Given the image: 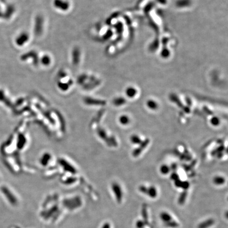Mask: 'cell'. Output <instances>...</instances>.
I'll list each match as a JSON object with an SVG mask.
<instances>
[{
  "instance_id": "obj_1",
  "label": "cell",
  "mask_w": 228,
  "mask_h": 228,
  "mask_svg": "<svg viewBox=\"0 0 228 228\" xmlns=\"http://www.w3.org/2000/svg\"><path fill=\"white\" fill-rule=\"evenodd\" d=\"M161 219L163 223L168 227H177L178 224L173 220L172 216L167 212H162L161 214Z\"/></svg>"
},
{
  "instance_id": "obj_2",
  "label": "cell",
  "mask_w": 228,
  "mask_h": 228,
  "mask_svg": "<svg viewBox=\"0 0 228 228\" xmlns=\"http://www.w3.org/2000/svg\"><path fill=\"white\" fill-rule=\"evenodd\" d=\"M150 143V139H145L144 141H141V143L139 144V146L136 149L134 150L133 152V155L135 158H136L138 156L141 154V152L143 151L146 146H147Z\"/></svg>"
},
{
  "instance_id": "obj_3",
  "label": "cell",
  "mask_w": 228,
  "mask_h": 228,
  "mask_svg": "<svg viewBox=\"0 0 228 228\" xmlns=\"http://www.w3.org/2000/svg\"><path fill=\"white\" fill-rule=\"evenodd\" d=\"M171 99L172 100V101H174V103H177V106H179V107L182 108L183 110L186 113H190V109H189L188 107L184 106L183 104L181 103V101L179 100V98H177V97L174 96V95H172V96L171 97Z\"/></svg>"
},
{
  "instance_id": "obj_4",
  "label": "cell",
  "mask_w": 228,
  "mask_h": 228,
  "mask_svg": "<svg viewBox=\"0 0 228 228\" xmlns=\"http://www.w3.org/2000/svg\"><path fill=\"white\" fill-rule=\"evenodd\" d=\"M146 194L148 195L151 198H155L158 194L157 190L154 186H151L150 188H147Z\"/></svg>"
},
{
  "instance_id": "obj_5",
  "label": "cell",
  "mask_w": 228,
  "mask_h": 228,
  "mask_svg": "<svg viewBox=\"0 0 228 228\" xmlns=\"http://www.w3.org/2000/svg\"><path fill=\"white\" fill-rule=\"evenodd\" d=\"M147 106L150 109H153V110H155L158 108V103L153 100H149L148 101H147Z\"/></svg>"
},
{
  "instance_id": "obj_6",
  "label": "cell",
  "mask_w": 228,
  "mask_h": 228,
  "mask_svg": "<svg viewBox=\"0 0 228 228\" xmlns=\"http://www.w3.org/2000/svg\"><path fill=\"white\" fill-rule=\"evenodd\" d=\"M225 182V180L223 177L216 176L213 179V183L216 185H222Z\"/></svg>"
},
{
  "instance_id": "obj_7",
  "label": "cell",
  "mask_w": 228,
  "mask_h": 228,
  "mask_svg": "<svg viewBox=\"0 0 228 228\" xmlns=\"http://www.w3.org/2000/svg\"><path fill=\"white\" fill-rule=\"evenodd\" d=\"M130 141H132V143L134 144H140L141 143L142 141L141 139L139 138L136 135H134L130 137Z\"/></svg>"
},
{
  "instance_id": "obj_8",
  "label": "cell",
  "mask_w": 228,
  "mask_h": 228,
  "mask_svg": "<svg viewBox=\"0 0 228 228\" xmlns=\"http://www.w3.org/2000/svg\"><path fill=\"white\" fill-rule=\"evenodd\" d=\"M114 190H115L116 194V196H117V198H118V200H120L121 198H122V191H121V189H120V187L119 186V185H114Z\"/></svg>"
},
{
  "instance_id": "obj_9",
  "label": "cell",
  "mask_w": 228,
  "mask_h": 228,
  "mask_svg": "<svg viewBox=\"0 0 228 228\" xmlns=\"http://www.w3.org/2000/svg\"><path fill=\"white\" fill-rule=\"evenodd\" d=\"M129 118L127 116H122L119 118V122L122 125H127L129 122Z\"/></svg>"
},
{
  "instance_id": "obj_10",
  "label": "cell",
  "mask_w": 228,
  "mask_h": 228,
  "mask_svg": "<svg viewBox=\"0 0 228 228\" xmlns=\"http://www.w3.org/2000/svg\"><path fill=\"white\" fill-rule=\"evenodd\" d=\"M170 171V168L167 165H163L160 167V172L163 174H167Z\"/></svg>"
},
{
  "instance_id": "obj_11",
  "label": "cell",
  "mask_w": 228,
  "mask_h": 228,
  "mask_svg": "<svg viewBox=\"0 0 228 228\" xmlns=\"http://www.w3.org/2000/svg\"><path fill=\"white\" fill-rule=\"evenodd\" d=\"M136 94V90L134 89L133 88H128L126 90V94L130 98H132Z\"/></svg>"
},
{
  "instance_id": "obj_12",
  "label": "cell",
  "mask_w": 228,
  "mask_h": 228,
  "mask_svg": "<svg viewBox=\"0 0 228 228\" xmlns=\"http://www.w3.org/2000/svg\"><path fill=\"white\" fill-rule=\"evenodd\" d=\"M210 122L212 125H213V126H218L219 125L220 122V120L219 119V118L217 117H213L210 120Z\"/></svg>"
},
{
  "instance_id": "obj_13",
  "label": "cell",
  "mask_w": 228,
  "mask_h": 228,
  "mask_svg": "<svg viewBox=\"0 0 228 228\" xmlns=\"http://www.w3.org/2000/svg\"><path fill=\"white\" fill-rule=\"evenodd\" d=\"M125 100L123 98H120V99H118L116 100V101L115 103L116 105H123L124 103H125Z\"/></svg>"
},
{
  "instance_id": "obj_14",
  "label": "cell",
  "mask_w": 228,
  "mask_h": 228,
  "mask_svg": "<svg viewBox=\"0 0 228 228\" xmlns=\"http://www.w3.org/2000/svg\"><path fill=\"white\" fill-rule=\"evenodd\" d=\"M171 179H172L173 180H174V181H175L179 180V175L177 174L176 173H175V172L173 173H172L171 176Z\"/></svg>"
},
{
  "instance_id": "obj_15",
  "label": "cell",
  "mask_w": 228,
  "mask_h": 228,
  "mask_svg": "<svg viewBox=\"0 0 228 228\" xmlns=\"http://www.w3.org/2000/svg\"><path fill=\"white\" fill-rule=\"evenodd\" d=\"M186 195H187V193L186 192H184L182 194V195H181V196L180 198V200L181 201V202H182L184 200H185V198H186Z\"/></svg>"
},
{
  "instance_id": "obj_16",
  "label": "cell",
  "mask_w": 228,
  "mask_h": 228,
  "mask_svg": "<svg viewBox=\"0 0 228 228\" xmlns=\"http://www.w3.org/2000/svg\"><path fill=\"white\" fill-rule=\"evenodd\" d=\"M204 109H205V111L207 114H208L209 115H213V113L212 112V111H210V109H209L207 107H204Z\"/></svg>"
}]
</instances>
